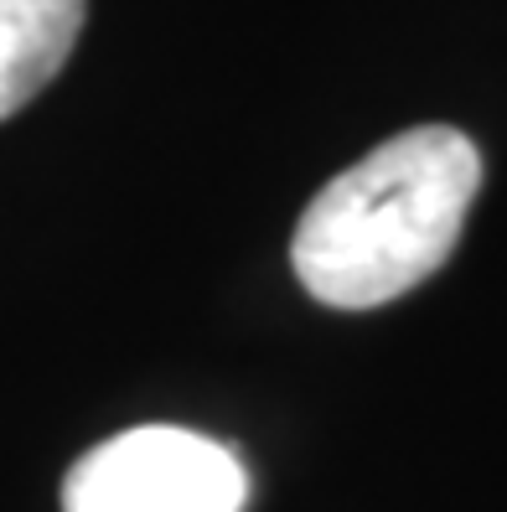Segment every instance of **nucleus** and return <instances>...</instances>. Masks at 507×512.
<instances>
[{"label":"nucleus","mask_w":507,"mask_h":512,"mask_svg":"<svg viewBox=\"0 0 507 512\" xmlns=\"http://www.w3.org/2000/svg\"><path fill=\"white\" fill-rule=\"evenodd\" d=\"M249 476L228 445L145 425L94 445L63 481V512H244Z\"/></svg>","instance_id":"obj_2"},{"label":"nucleus","mask_w":507,"mask_h":512,"mask_svg":"<svg viewBox=\"0 0 507 512\" xmlns=\"http://www.w3.org/2000/svg\"><path fill=\"white\" fill-rule=\"evenodd\" d=\"M482 156L451 125H414L326 182L295 228V275L337 311H373L451 259Z\"/></svg>","instance_id":"obj_1"},{"label":"nucleus","mask_w":507,"mask_h":512,"mask_svg":"<svg viewBox=\"0 0 507 512\" xmlns=\"http://www.w3.org/2000/svg\"><path fill=\"white\" fill-rule=\"evenodd\" d=\"M83 11V0H0V119L21 114L63 73Z\"/></svg>","instance_id":"obj_3"}]
</instances>
